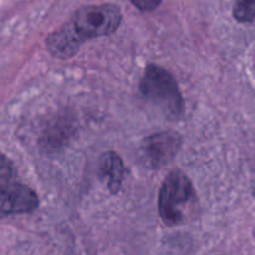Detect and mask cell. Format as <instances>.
Wrapping results in <instances>:
<instances>
[{
  "label": "cell",
  "instance_id": "1",
  "mask_svg": "<svg viewBox=\"0 0 255 255\" xmlns=\"http://www.w3.org/2000/svg\"><path fill=\"white\" fill-rule=\"evenodd\" d=\"M196 191L191 179L182 171H172L159 191L158 211L166 226L176 227L186 222L196 203Z\"/></svg>",
  "mask_w": 255,
  "mask_h": 255
},
{
  "label": "cell",
  "instance_id": "2",
  "mask_svg": "<svg viewBox=\"0 0 255 255\" xmlns=\"http://www.w3.org/2000/svg\"><path fill=\"white\" fill-rule=\"evenodd\" d=\"M139 90L147 100L161 107L169 119L183 116L184 101L171 72L157 65H148L139 82Z\"/></svg>",
  "mask_w": 255,
  "mask_h": 255
},
{
  "label": "cell",
  "instance_id": "3",
  "mask_svg": "<svg viewBox=\"0 0 255 255\" xmlns=\"http://www.w3.org/2000/svg\"><path fill=\"white\" fill-rule=\"evenodd\" d=\"M121 19V11L115 5H90L77 10L67 25L84 44L87 39L106 36L116 31Z\"/></svg>",
  "mask_w": 255,
  "mask_h": 255
},
{
  "label": "cell",
  "instance_id": "4",
  "mask_svg": "<svg viewBox=\"0 0 255 255\" xmlns=\"http://www.w3.org/2000/svg\"><path fill=\"white\" fill-rule=\"evenodd\" d=\"M181 144L182 139L178 133L173 131H164L147 137L142 144V151L149 166L153 168H161L176 157Z\"/></svg>",
  "mask_w": 255,
  "mask_h": 255
},
{
  "label": "cell",
  "instance_id": "5",
  "mask_svg": "<svg viewBox=\"0 0 255 255\" xmlns=\"http://www.w3.org/2000/svg\"><path fill=\"white\" fill-rule=\"evenodd\" d=\"M39 206L36 193L25 184L12 182L0 189V218L31 213Z\"/></svg>",
  "mask_w": 255,
  "mask_h": 255
},
{
  "label": "cell",
  "instance_id": "6",
  "mask_svg": "<svg viewBox=\"0 0 255 255\" xmlns=\"http://www.w3.org/2000/svg\"><path fill=\"white\" fill-rule=\"evenodd\" d=\"M100 172L110 192L116 194L121 188L125 176V167L121 157L115 152H106L102 154L100 161Z\"/></svg>",
  "mask_w": 255,
  "mask_h": 255
},
{
  "label": "cell",
  "instance_id": "7",
  "mask_svg": "<svg viewBox=\"0 0 255 255\" xmlns=\"http://www.w3.org/2000/svg\"><path fill=\"white\" fill-rule=\"evenodd\" d=\"M233 15L241 22L253 21L255 19V0H236Z\"/></svg>",
  "mask_w": 255,
  "mask_h": 255
},
{
  "label": "cell",
  "instance_id": "8",
  "mask_svg": "<svg viewBox=\"0 0 255 255\" xmlns=\"http://www.w3.org/2000/svg\"><path fill=\"white\" fill-rule=\"evenodd\" d=\"M15 182V171L11 162L0 152V189Z\"/></svg>",
  "mask_w": 255,
  "mask_h": 255
},
{
  "label": "cell",
  "instance_id": "9",
  "mask_svg": "<svg viewBox=\"0 0 255 255\" xmlns=\"http://www.w3.org/2000/svg\"><path fill=\"white\" fill-rule=\"evenodd\" d=\"M131 1L142 11H152L159 6L162 0H131Z\"/></svg>",
  "mask_w": 255,
  "mask_h": 255
},
{
  "label": "cell",
  "instance_id": "10",
  "mask_svg": "<svg viewBox=\"0 0 255 255\" xmlns=\"http://www.w3.org/2000/svg\"><path fill=\"white\" fill-rule=\"evenodd\" d=\"M253 194H254V197H255V186H254V191H253Z\"/></svg>",
  "mask_w": 255,
  "mask_h": 255
}]
</instances>
